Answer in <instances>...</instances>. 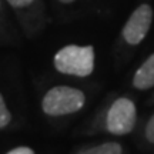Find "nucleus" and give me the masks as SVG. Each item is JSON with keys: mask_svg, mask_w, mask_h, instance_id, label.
<instances>
[{"mask_svg": "<svg viewBox=\"0 0 154 154\" xmlns=\"http://www.w3.org/2000/svg\"><path fill=\"white\" fill-rule=\"evenodd\" d=\"M54 67L57 72L69 76L87 77L94 70L93 46H64L54 56Z\"/></svg>", "mask_w": 154, "mask_h": 154, "instance_id": "nucleus-1", "label": "nucleus"}, {"mask_svg": "<svg viewBox=\"0 0 154 154\" xmlns=\"http://www.w3.org/2000/svg\"><path fill=\"white\" fill-rule=\"evenodd\" d=\"M86 104V96L82 90L69 86H56L46 93L42 109L47 116L59 117L77 113Z\"/></svg>", "mask_w": 154, "mask_h": 154, "instance_id": "nucleus-2", "label": "nucleus"}, {"mask_svg": "<svg viewBox=\"0 0 154 154\" xmlns=\"http://www.w3.org/2000/svg\"><path fill=\"white\" fill-rule=\"evenodd\" d=\"M136 120H137V110L134 103L127 97H120L109 109L106 126L111 134L124 136L134 128Z\"/></svg>", "mask_w": 154, "mask_h": 154, "instance_id": "nucleus-3", "label": "nucleus"}, {"mask_svg": "<svg viewBox=\"0 0 154 154\" xmlns=\"http://www.w3.org/2000/svg\"><path fill=\"white\" fill-rule=\"evenodd\" d=\"M153 22V9L149 5L138 6L128 17L123 29V37L128 44H138L147 36Z\"/></svg>", "mask_w": 154, "mask_h": 154, "instance_id": "nucleus-4", "label": "nucleus"}, {"mask_svg": "<svg viewBox=\"0 0 154 154\" xmlns=\"http://www.w3.org/2000/svg\"><path fill=\"white\" fill-rule=\"evenodd\" d=\"M133 86L137 90H149L154 87V54L150 56L136 72Z\"/></svg>", "mask_w": 154, "mask_h": 154, "instance_id": "nucleus-5", "label": "nucleus"}, {"mask_svg": "<svg viewBox=\"0 0 154 154\" xmlns=\"http://www.w3.org/2000/svg\"><path fill=\"white\" fill-rule=\"evenodd\" d=\"M123 149L119 143L116 141H109V143H103L100 146H94L90 149H86L80 151L79 154H121Z\"/></svg>", "mask_w": 154, "mask_h": 154, "instance_id": "nucleus-6", "label": "nucleus"}, {"mask_svg": "<svg viewBox=\"0 0 154 154\" xmlns=\"http://www.w3.org/2000/svg\"><path fill=\"white\" fill-rule=\"evenodd\" d=\"M11 120V114L10 111L7 110L6 107V103L3 100V96L0 94V128H5Z\"/></svg>", "mask_w": 154, "mask_h": 154, "instance_id": "nucleus-7", "label": "nucleus"}, {"mask_svg": "<svg viewBox=\"0 0 154 154\" xmlns=\"http://www.w3.org/2000/svg\"><path fill=\"white\" fill-rule=\"evenodd\" d=\"M146 138L150 143H154V114L150 117L149 123L146 126Z\"/></svg>", "mask_w": 154, "mask_h": 154, "instance_id": "nucleus-8", "label": "nucleus"}, {"mask_svg": "<svg viewBox=\"0 0 154 154\" xmlns=\"http://www.w3.org/2000/svg\"><path fill=\"white\" fill-rule=\"evenodd\" d=\"M7 154H34V151L30 147H16V149L10 150Z\"/></svg>", "mask_w": 154, "mask_h": 154, "instance_id": "nucleus-9", "label": "nucleus"}, {"mask_svg": "<svg viewBox=\"0 0 154 154\" xmlns=\"http://www.w3.org/2000/svg\"><path fill=\"white\" fill-rule=\"evenodd\" d=\"M13 7H24V6H29L33 0H7Z\"/></svg>", "mask_w": 154, "mask_h": 154, "instance_id": "nucleus-10", "label": "nucleus"}, {"mask_svg": "<svg viewBox=\"0 0 154 154\" xmlns=\"http://www.w3.org/2000/svg\"><path fill=\"white\" fill-rule=\"evenodd\" d=\"M61 3H73V2H74V0H60Z\"/></svg>", "mask_w": 154, "mask_h": 154, "instance_id": "nucleus-11", "label": "nucleus"}]
</instances>
